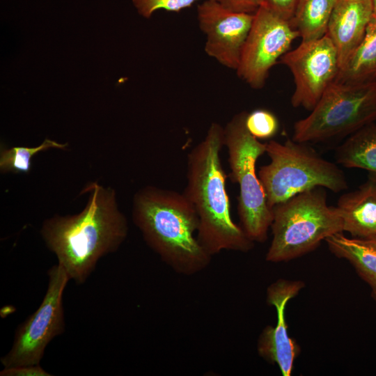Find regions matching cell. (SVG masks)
Returning a JSON list of instances; mask_svg holds the SVG:
<instances>
[{
	"label": "cell",
	"instance_id": "1",
	"mask_svg": "<svg viewBox=\"0 0 376 376\" xmlns=\"http://www.w3.org/2000/svg\"><path fill=\"white\" fill-rule=\"evenodd\" d=\"M84 192L88 198L80 212L54 215L40 229L47 247L77 284H83L98 260L116 251L128 234L127 219L118 207L114 189L95 182Z\"/></svg>",
	"mask_w": 376,
	"mask_h": 376
},
{
	"label": "cell",
	"instance_id": "2",
	"mask_svg": "<svg viewBox=\"0 0 376 376\" xmlns=\"http://www.w3.org/2000/svg\"><path fill=\"white\" fill-rule=\"evenodd\" d=\"M224 146V127L212 123L204 139L190 150L187 159L183 194L198 214L196 237L212 257L225 250L248 252L254 245L231 217L227 176L220 156Z\"/></svg>",
	"mask_w": 376,
	"mask_h": 376
},
{
	"label": "cell",
	"instance_id": "3",
	"mask_svg": "<svg viewBox=\"0 0 376 376\" xmlns=\"http://www.w3.org/2000/svg\"><path fill=\"white\" fill-rule=\"evenodd\" d=\"M132 214L148 246L175 272L191 276L210 264L212 256L196 237L198 214L183 193L141 188L133 197Z\"/></svg>",
	"mask_w": 376,
	"mask_h": 376
},
{
	"label": "cell",
	"instance_id": "4",
	"mask_svg": "<svg viewBox=\"0 0 376 376\" xmlns=\"http://www.w3.org/2000/svg\"><path fill=\"white\" fill-rule=\"evenodd\" d=\"M272 240L265 259L286 262L316 249L329 236L343 232L336 206L327 203L324 187H315L292 196L272 207Z\"/></svg>",
	"mask_w": 376,
	"mask_h": 376
},
{
	"label": "cell",
	"instance_id": "5",
	"mask_svg": "<svg viewBox=\"0 0 376 376\" xmlns=\"http://www.w3.org/2000/svg\"><path fill=\"white\" fill-rule=\"evenodd\" d=\"M270 159L262 166L258 175L267 204L272 207L293 196L315 187L338 193L348 187L346 176L336 164L322 157L306 143L292 139L284 143H266Z\"/></svg>",
	"mask_w": 376,
	"mask_h": 376
},
{
	"label": "cell",
	"instance_id": "6",
	"mask_svg": "<svg viewBox=\"0 0 376 376\" xmlns=\"http://www.w3.org/2000/svg\"><path fill=\"white\" fill-rule=\"evenodd\" d=\"M247 112L235 115L224 127V146L228 152L229 177L240 187L237 213L240 226L253 241L263 242L273 219L272 209L256 174L258 159L266 152L263 143L249 132L245 120Z\"/></svg>",
	"mask_w": 376,
	"mask_h": 376
},
{
	"label": "cell",
	"instance_id": "7",
	"mask_svg": "<svg viewBox=\"0 0 376 376\" xmlns=\"http://www.w3.org/2000/svg\"><path fill=\"white\" fill-rule=\"evenodd\" d=\"M306 118L295 123L292 139L308 143L352 134L376 121V81H333Z\"/></svg>",
	"mask_w": 376,
	"mask_h": 376
},
{
	"label": "cell",
	"instance_id": "8",
	"mask_svg": "<svg viewBox=\"0 0 376 376\" xmlns=\"http://www.w3.org/2000/svg\"><path fill=\"white\" fill-rule=\"evenodd\" d=\"M47 275L43 299L16 330L10 350L1 358L3 367L40 364L46 347L65 330L63 295L70 279L59 264L53 265Z\"/></svg>",
	"mask_w": 376,
	"mask_h": 376
},
{
	"label": "cell",
	"instance_id": "9",
	"mask_svg": "<svg viewBox=\"0 0 376 376\" xmlns=\"http://www.w3.org/2000/svg\"><path fill=\"white\" fill-rule=\"evenodd\" d=\"M297 37L290 20L263 4L254 13L236 70L238 77L253 88H262L270 69Z\"/></svg>",
	"mask_w": 376,
	"mask_h": 376
},
{
	"label": "cell",
	"instance_id": "10",
	"mask_svg": "<svg viewBox=\"0 0 376 376\" xmlns=\"http://www.w3.org/2000/svg\"><path fill=\"white\" fill-rule=\"evenodd\" d=\"M280 62L288 68L294 79L292 107L308 111L315 107L340 70L337 50L327 35L301 41L295 49L286 52Z\"/></svg>",
	"mask_w": 376,
	"mask_h": 376
},
{
	"label": "cell",
	"instance_id": "11",
	"mask_svg": "<svg viewBox=\"0 0 376 376\" xmlns=\"http://www.w3.org/2000/svg\"><path fill=\"white\" fill-rule=\"evenodd\" d=\"M254 14L232 11L217 0H204L197 8L205 51L222 65L237 70Z\"/></svg>",
	"mask_w": 376,
	"mask_h": 376
},
{
	"label": "cell",
	"instance_id": "12",
	"mask_svg": "<svg viewBox=\"0 0 376 376\" xmlns=\"http://www.w3.org/2000/svg\"><path fill=\"white\" fill-rule=\"evenodd\" d=\"M304 285L301 281L281 279L267 289V302L276 308L277 322L275 327L267 326L263 329L258 340L257 350L265 361L276 363L283 376H290L300 352L299 345L288 332L286 304Z\"/></svg>",
	"mask_w": 376,
	"mask_h": 376
},
{
	"label": "cell",
	"instance_id": "13",
	"mask_svg": "<svg viewBox=\"0 0 376 376\" xmlns=\"http://www.w3.org/2000/svg\"><path fill=\"white\" fill-rule=\"evenodd\" d=\"M373 17V0H337L326 35L337 50L340 70L361 42Z\"/></svg>",
	"mask_w": 376,
	"mask_h": 376
},
{
	"label": "cell",
	"instance_id": "14",
	"mask_svg": "<svg viewBox=\"0 0 376 376\" xmlns=\"http://www.w3.org/2000/svg\"><path fill=\"white\" fill-rule=\"evenodd\" d=\"M336 205L343 231L355 238L376 239L375 179L368 176L356 190L341 195Z\"/></svg>",
	"mask_w": 376,
	"mask_h": 376
},
{
	"label": "cell",
	"instance_id": "15",
	"mask_svg": "<svg viewBox=\"0 0 376 376\" xmlns=\"http://www.w3.org/2000/svg\"><path fill=\"white\" fill-rule=\"evenodd\" d=\"M343 232L334 233L324 241L336 257L347 260L370 288L376 302V239L349 238Z\"/></svg>",
	"mask_w": 376,
	"mask_h": 376
},
{
	"label": "cell",
	"instance_id": "16",
	"mask_svg": "<svg viewBox=\"0 0 376 376\" xmlns=\"http://www.w3.org/2000/svg\"><path fill=\"white\" fill-rule=\"evenodd\" d=\"M336 162L346 168L361 169L376 180V123H369L350 134L335 152Z\"/></svg>",
	"mask_w": 376,
	"mask_h": 376
},
{
	"label": "cell",
	"instance_id": "17",
	"mask_svg": "<svg viewBox=\"0 0 376 376\" xmlns=\"http://www.w3.org/2000/svg\"><path fill=\"white\" fill-rule=\"evenodd\" d=\"M336 81L352 84L376 81V17L370 19L361 42L339 71Z\"/></svg>",
	"mask_w": 376,
	"mask_h": 376
},
{
	"label": "cell",
	"instance_id": "18",
	"mask_svg": "<svg viewBox=\"0 0 376 376\" xmlns=\"http://www.w3.org/2000/svg\"><path fill=\"white\" fill-rule=\"evenodd\" d=\"M337 0H299L290 20L301 41L326 35L328 24Z\"/></svg>",
	"mask_w": 376,
	"mask_h": 376
},
{
	"label": "cell",
	"instance_id": "19",
	"mask_svg": "<svg viewBox=\"0 0 376 376\" xmlns=\"http://www.w3.org/2000/svg\"><path fill=\"white\" fill-rule=\"evenodd\" d=\"M68 143L45 139L35 147L15 146L0 148V171L2 173H28L31 169L32 158L38 153L50 149L66 150Z\"/></svg>",
	"mask_w": 376,
	"mask_h": 376
},
{
	"label": "cell",
	"instance_id": "20",
	"mask_svg": "<svg viewBox=\"0 0 376 376\" xmlns=\"http://www.w3.org/2000/svg\"><path fill=\"white\" fill-rule=\"evenodd\" d=\"M245 124L251 134L257 139L273 137L279 127L276 116L271 111L262 109L247 113Z\"/></svg>",
	"mask_w": 376,
	"mask_h": 376
},
{
	"label": "cell",
	"instance_id": "21",
	"mask_svg": "<svg viewBox=\"0 0 376 376\" xmlns=\"http://www.w3.org/2000/svg\"><path fill=\"white\" fill-rule=\"evenodd\" d=\"M199 0H132L138 13L149 18L157 10L178 12Z\"/></svg>",
	"mask_w": 376,
	"mask_h": 376
},
{
	"label": "cell",
	"instance_id": "22",
	"mask_svg": "<svg viewBox=\"0 0 376 376\" xmlns=\"http://www.w3.org/2000/svg\"><path fill=\"white\" fill-rule=\"evenodd\" d=\"M226 8L237 13L254 14L264 0H217Z\"/></svg>",
	"mask_w": 376,
	"mask_h": 376
},
{
	"label": "cell",
	"instance_id": "23",
	"mask_svg": "<svg viewBox=\"0 0 376 376\" xmlns=\"http://www.w3.org/2000/svg\"><path fill=\"white\" fill-rule=\"evenodd\" d=\"M1 376H52L40 364L24 365L15 367H3Z\"/></svg>",
	"mask_w": 376,
	"mask_h": 376
},
{
	"label": "cell",
	"instance_id": "24",
	"mask_svg": "<svg viewBox=\"0 0 376 376\" xmlns=\"http://www.w3.org/2000/svg\"><path fill=\"white\" fill-rule=\"evenodd\" d=\"M299 0H264V3L283 18L290 20Z\"/></svg>",
	"mask_w": 376,
	"mask_h": 376
},
{
	"label": "cell",
	"instance_id": "25",
	"mask_svg": "<svg viewBox=\"0 0 376 376\" xmlns=\"http://www.w3.org/2000/svg\"><path fill=\"white\" fill-rule=\"evenodd\" d=\"M373 16L376 17V0H373Z\"/></svg>",
	"mask_w": 376,
	"mask_h": 376
}]
</instances>
